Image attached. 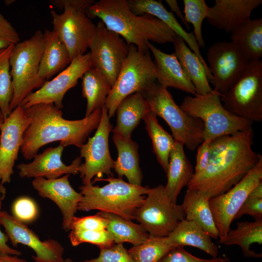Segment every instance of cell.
Segmentation results:
<instances>
[{"label":"cell","instance_id":"cell-1","mask_svg":"<svg viewBox=\"0 0 262 262\" xmlns=\"http://www.w3.org/2000/svg\"><path fill=\"white\" fill-rule=\"evenodd\" d=\"M252 127L231 135L217 137L210 143L207 168L194 174L188 188L210 198L223 194L239 182L262 158L252 149Z\"/></svg>","mask_w":262,"mask_h":262},{"label":"cell","instance_id":"cell-2","mask_svg":"<svg viewBox=\"0 0 262 262\" xmlns=\"http://www.w3.org/2000/svg\"><path fill=\"white\" fill-rule=\"evenodd\" d=\"M31 123L23 135L20 150L24 158L31 160L43 146L59 141L64 147L73 145L80 148L99 124L101 109L75 120L63 117L61 109L52 103H40L24 109Z\"/></svg>","mask_w":262,"mask_h":262},{"label":"cell","instance_id":"cell-3","mask_svg":"<svg viewBox=\"0 0 262 262\" xmlns=\"http://www.w3.org/2000/svg\"><path fill=\"white\" fill-rule=\"evenodd\" d=\"M90 18H99L110 30L120 35L129 46L142 51L149 50L147 42H173L175 33L164 23L148 14L137 15L131 11L126 0H100L85 10Z\"/></svg>","mask_w":262,"mask_h":262},{"label":"cell","instance_id":"cell-4","mask_svg":"<svg viewBox=\"0 0 262 262\" xmlns=\"http://www.w3.org/2000/svg\"><path fill=\"white\" fill-rule=\"evenodd\" d=\"M97 181H107L102 187L93 185L92 182L79 187L83 197L78 210L88 211L98 210L134 219L135 210L143 203L149 188L133 185L122 179L108 176L106 179L96 178Z\"/></svg>","mask_w":262,"mask_h":262},{"label":"cell","instance_id":"cell-5","mask_svg":"<svg viewBox=\"0 0 262 262\" xmlns=\"http://www.w3.org/2000/svg\"><path fill=\"white\" fill-rule=\"evenodd\" d=\"M150 111L163 118L168 125L175 141L195 150L204 141V124L186 113L175 101L165 88L154 82L140 92Z\"/></svg>","mask_w":262,"mask_h":262},{"label":"cell","instance_id":"cell-6","mask_svg":"<svg viewBox=\"0 0 262 262\" xmlns=\"http://www.w3.org/2000/svg\"><path fill=\"white\" fill-rule=\"evenodd\" d=\"M221 95L213 88L204 95L185 97L180 105L188 115L203 121V141L209 143L217 137L245 130L253 123L226 110L220 99Z\"/></svg>","mask_w":262,"mask_h":262},{"label":"cell","instance_id":"cell-7","mask_svg":"<svg viewBox=\"0 0 262 262\" xmlns=\"http://www.w3.org/2000/svg\"><path fill=\"white\" fill-rule=\"evenodd\" d=\"M43 46V33L40 30L15 45L9 61L13 84L11 112L33 90L40 88L46 82L38 76Z\"/></svg>","mask_w":262,"mask_h":262},{"label":"cell","instance_id":"cell-8","mask_svg":"<svg viewBox=\"0 0 262 262\" xmlns=\"http://www.w3.org/2000/svg\"><path fill=\"white\" fill-rule=\"evenodd\" d=\"M156 81V72L149 50H139L129 45L128 56L112 86L105 104L109 118L114 116L120 102L127 96L140 93Z\"/></svg>","mask_w":262,"mask_h":262},{"label":"cell","instance_id":"cell-9","mask_svg":"<svg viewBox=\"0 0 262 262\" xmlns=\"http://www.w3.org/2000/svg\"><path fill=\"white\" fill-rule=\"evenodd\" d=\"M220 99L228 112L254 122L262 121V61H250L245 71Z\"/></svg>","mask_w":262,"mask_h":262},{"label":"cell","instance_id":"cell-10","mask_svg":"<svg viewBox=\"0 0 262 262\" xmlns=\"http://www.w3.org/2000/svg\"><path fill=\"white\" fill-rule=\"evenodd\" d=\"M143 203L134 212L133 217L149 235V238L167 236L179 223L185 219L181 205L173 203L164 186L149 188Z\"/></svg>","mask_w":262,"mask_h":262},{"label":"cell","instance_id":"cell-11","mask_svg":"<svg viewBox=\"0 0 262 262\" xmlns=\"http://www.w3.org/2000/svg\"><path fill=\"white\" fill-rule=\"evenodd\" d=\"M112 131L113 125L104 105L101 109L100 121L94 135L88 137L87 142L80 148V157L85 159L78 169L83 185L92 182L95 176L101 178L105 174L114 177L112 169L115 161L110 155L109 148V136Z\"/></svg>","mask_w":262,"mask_h":262},{"label":"cell","instance_id":"cell-12","mask_svg":"<svg viewBox=\"0 0 262 262\" xmlns=\"http://www.w3.org/2000/svg\"><path fill=\"white\" fill-rule=\"evenodd\" d=\"M89 48L91 67L100 71L112 86L128 56L129 46L120 35L109 30L99 20Z\"/></svg>","mask_w":262,"mask_h":262},{"label":"cell","instance_id":"cell-13","mask_svg":"<svg viewBox=\"0 0 262 262\" xmlns=\"http://www.w3.org/2000/svg\"><path fill=\"white\" fill-rule=\"evenodd\" d=\"M53 30L57 32L69 53L70 62L85 54L94 37L95 25L85 11L66 8L62 14L51 10Z\"/></svg>","mask_w":262,"mask_h":262},{"label":"cell","instance_id":"cell-14","mask_svg":"<svg viewBox=\"0 0 262 262\" xmlns=\"http://www.w3.org/2000/svg\"><path fill=\"white\" fill-rule=\"evenodd\" d=\"M262 182V158L257 164L236 184L223 194L209 200L219 238L230 229L235 215L252 190Z\"/></svg>","mask_w":262,"mask_h":262},{"label":"cell","instance_id":"cell-15","mask_svg":"<svg viewBox=\"0 0 262 262\" xmlns=\"http://www.w3.org/2000/svg\"><path fill=\"white\" fill-rule=\"evenodd\" d=\"M209 67L214 88L226 93L246 68L249 61L232 42H216L207 52Z\"/></svg>","mask_w":262,"mask_h":262},{"label":"cell","instance_id":"cell-16","mask_svg":"<svg viewBox=\"0 0 262 262\" xmlns=\"http://www.w3.org/2000/svg\"><path fill=\"white\" fill-rule=\"evenodd\" d=\"M91 67L90 52L74 58L69 65L51 80L26 96L20 105L25 109L40 103H52L58 109L63 107L66 92L75 87L79 79Z\"/></svg>","mask_w":262,"mask_h":262},{"label":"cell","instance_id":"cell-17","mask_svg":"<svg viewBox=\"0 0 262 262\" xmlns=\"http://www.w3.org/2000/svg\"><path fill=\"white\" fill-rule=\"evenodd\" d=\"M31 123L20 105L15 108L0 126V182L10 183L13 167L23 141V135Z\"/></svg>","mask_w":262,"mask_h":262},{"label":"cell","instance_id":"cell-18","mask_svg":"<svg viewBox=\"0 0 262 262\" xmlns=\"http://www.w3.org/2000/svg\"><path fill=\"white\" fill-rule=\"evenodd\" d=\"M0 224L12 245L16 247L21 244L31 248L35 253L34 262H63L64 248L57 240L41 241L38 236L25 223L4 211H0Z\"/></svg>","mask_w":262,"mask_h":262},{"label":"cell","instance_id":"cell-19","mask_svg":"<svg viewBox=\"0 0 262 262\" xmlns=\"http://www.w3.org/2000/svg\"><path fill=\"white\" fill-rule=\"evenodd\" d=\"M69 176L70 174H66L51 180L38 177L34 178L32 182L39 196L51 200L59 207L63 215V228L66 231L70 230L72 219L83 197L70 185Z\"/></svg>","mask_w":262,"mask_h":262},{"label":"cell","instance_id":"cell-20","mask_svg":"<svg viewBox=\"0 0 262 262\" xmlns=\"http://www.w3.org/2000/svg\"><path fill=\"white\" fill-rule=\"evenodd\" d=\"M64 148L60 145L55 147H49L37 154L32 162L19 164L17 168L19 176L27 178L43 177L51 180L60 178L63 174H78L82 158L77 157L70 165H66L61 160Z\"/></svg>","mask_w":262,"mask_h":262},{"label":"cell","instance_id":"cell-21","mask_svg":"<svg viewBox=\"0 0 262 262\" xmlns=\"http://www.w3.org/2000/svg\"><path fill=\"white\" fill-rule=\"evenodd\" d=\"M262 3V0H215L206 18L212 26L231 33L249 20L252 11Z\"/></svg>","mask_w":262,"mask_h":262},{"label":"cell","instance_id":"cell-22","mask_svg":"<svg viewBox=\"0 0 262 262\" xmlns=\"http://www.w3.org/2000/svg\"><path fill=\"white\" fill-rule=\"evenodd\" d=\"M127 4L132 12L137 15L144 14L151 15L167 25L176 34L182 38L189 48L197 55L204 66L209 80L212 81L208 64L202 56L199 47L193 33L185 31L178 21L172 12L168 11L161 0H126Z\"/></svg>","mask_w":262,"mask_h":262},{"label":"cell","instance_id":"cell-23","mask_svg":"<svg viewBox=\"0 0 262 262\" xmlns=\"http://www.w3.org/2000/svg\"><path fill=\"white\" fill-rule=\"evenodd\" d=\"M147 44L154 58L153 62L158 83L165 88L171 87L196 95L195 86L185 74L175 53H166L150 42Z\"/></svg>","mask_w":262,"mask_h":262},{"label":"cell","instance_id":"cell-24","mask_svg":"<svg viewBox=\"0 0 262 262\" xmlns=\"http://www.w3.org/2000/svg\"><path fill=\"white\" fill-rule=\"evenodd\" d=\"M43 39L38 76L46 82L65 69L71 62L67 49L57 32L46 29L43 33Z\"/></svg>","mask_w":262,"mask_h":262},{"label":"cell","instance_id":"cell-25","mask_svg":"<svg viewBox=\"0 0 262 262\" xmlns=\"http://www.w3.org/2000/svg\"><path fill=\"white\" fill-rule=\"evenodd\" d=\"M184 145L175 141L169 158L166 176L167 183L164 186L166 194L174 203L181 189L187 186L192 180L194 171L193 165L186 156Z\"/></svg>","mask_w":262,"mask_h":262},{"label":"cell","instance_id":"cell-26","mask_svg":"<svg viewBox=\"0 0 262 262\" xmlns=\"http://www.w3.org/2000/svg\"><path fill=\"white\" fill-rule=\"evenodd\" d=\"M113 140L118 153L113 169L118 178L125 176L129 183L141 186L143 176L139 165L138 145L131 138L115 133Z\"/></svg>","mask_w":262,"mask_h":262},{"label":"cell","instance_id":"cell-27","mask_svg":"<svg viewBox=\"0 0 262 262\" xmlns=\"http://www.w3.org/2000/svg\"><path fill=\"white\" fill-rule=\"evenodd\" d=\"M150 111L148 103L140 93L127 96L116 109V125L113 129V133L131 138L132 131Z\"/></svg>","mask_w":262,"mask_h":262},{"label":"cell","instance_id":"cell-28","mask_svg":"<svg viewBox=\"0 0 262 262\" xmlns=\"http://www.w3.org/2000/svg\"><path fill=\"white\" fill-rule=\"evenodd\" d=\"M176 55L180 64L195 87L196 95H204L213 88L209 83L206 69L197 55L189 48L184 40L176 34L173 38Z\"/></svg>","mask_w":262,"mask_h":262},{"label":"cell","instance_id":"cell-29","mask_svg":"<svg viewBox=\"0 0 262 262\" xmlns=\"http://www.w3.org/2000/svg\"><path fill=\"white\" fill-rule=\"evenodd\" d=\"M210 199L199 191L188 188L181 206L185 214V220L194 222L211 238L217 239L219 237V232L210 207Z\"/></svg>","mask_w":262,"mask_h":262},{"label":"cell","instance_id":"cell-30","mask_svg":"<svg viewBox=\"0 0 262 262\" xmlns=\"http://www.w3.org/2000/svg\"><path fill=\"white\" fill-rule=\"evenodd\" d=\"M168 241L177 246H189L197 248L213 258L217 257L218 247L210 236L192 221L183 219L167 236Z\"/></svg>","mask_w":262,"mask_h":262},{"label":"cell","instance_id":"cell-31","mask_svg":"<svg viewBox=\"0 0 262 262\" xmlns=\"http://www.w3.org/2000/svg\"><path fill=\"white\" fill-rule=\"evenodd\" d=\"M231 41L241 50L249 61L262 57V18H251L230 35Z\"/></svg>","mask_w":262,"mask_h":262},{"label":"cell","instance_id":"cell-32","mask_svg":"<svg viewBox=\"0 0 262 262\" xmlns=\"http://www.w3.org/2000/svg\"><path fill=\"white\" fill-rule=\"evenodd\" d=\"M82 94L87 100L85 116L105 105L112 86L98 69L90 68L82 77Z\"/></svg>","mask_w":262,"mask_h":262},{"label":"cell","instance_id":"cell-33","mask_svg":"<svg viewBox=\"0 0 262 262\" xmlns=\"http://www.w3.org/2000/svg\"><path fill=\"white\" fill-rule=\"evenodd\" d=\"M236 225V229H230L224 237L220 238L219 243L226 246H239L246 257H262V253H257L250 248L254 243L262 244V219L254 222H239Z\"/></svg>","mask_w":262,"mask_h":262},{"label":"cell","instance_id":"cell-34","mask_svg":"<svg viewBox=\"0 0 262 262\" xmlns=\"http://www.w3.org/2000/svg\"><path fill=\"white\" fill-rule=\"evenodd\" d=\"M97 213L108 219L106 229L112 235L115 244L129 242L137 246L149 238L148 233L140 224L111 213L100 211Z\"/></svg>","mask_w":262,"mask_h":262},{"label":"cell","instance_id":"cell-35","mask_svg":"<svg viewBox=\"0 0 262 262\" xmlns=\"http://www.w3.org/2000/svg\"><path fill=\"white\" fill-rule=\"evenodd\" d=\"M146 129L150 138L154 154L161 166L166 173L170 153L174 146L175 140L159 123L157 115L149 112L143 118Z\"/></svg>","mask_w":262,"mask_h":262},{"label":"cell","instance_id":"cell-36","mask_svg":"<svg viewBox=\"0 0 262 262\" xmlns=\"http://www.w3.org/2000/svg\"><path fill=\"white\" fill-rule=\"evenodd\" d=\"M176 246L168 241L167 236L149 238L143 244L132 246L128 251L134 262H158Z\"/></svg>","mask_w":262,"mask_h":262},{"label":"cell","instance_id":"cell-37","mask_svg":"<svg viewBox=\"0 0 262 262\" xmlns=\"http://www.w3.org/2000/svg\"><path fill=\"white\" fill-rule=\"evenodd\" d=\"M15 45L0 50V108L4 119L11 112L13 84L9 61Z\"/></svg>","mask_w":262,"mask_h":262},{"label":"cell","instance_id":"cell-38","mask_svg":"<svg viewBox=\"0 0 262 262\" xmlns=\"http://www.w3.org/2000/svg\"><path fill=\"white\" fill-rule=\"evenodd\" d=\"M184 17L186 21L192 24L193 34L199 47L205 46L202 34V24L208 16L210 7L204 0H183Z\"/></svg>","mask_w":262,"mask_h":262},{"label":"cell","instance_id":"cell-39","mask_svg":"<svg viewBox=\"0 0 262 262\" xmlns=\"http://www.w3.org/2000/svg\"><path fill=\"white\" fill-rule=\"evenodd\" d=\"M70 230L68 237L74 246L83 243H89L99 248L108 247L115 244L112 235L106 229L97 231L73 229Z\"/></svg>","mask_w":262,"mask_h":262},{"label":"cell","instance_id":"cell-40","mask_svg":"<svg viewBox=\"0 0 262 262\" xmlns=\"http://www.w3.org/2000/svg\"><path fill=\"white\" fill-rule=\"evenodd\" d=\"M80 262H134L122 244L99 248L98 257Z\"/></svg>","mask_w":262,"mask_h":262},{"label":"cell","instance_id":"cell-41","mask_svg":"<svg viewBox=\"0 0 262 262\" xmlns=\"http://www.w3.org/2000/svg\"><path fill=\"white\" fill-rule=\"evenodd\" d=\"M12 215L25 224L34 220L38 214L37 207L34 201L28 197H20L14 202Z\"/></svg>","mask_w":262,"mask_h":262},{"label":"cell","instance_id":"cell-42","mask_svg":"<svg viewBox=\"0 0 262 262\" xmlns=\"http://www.w3.org/2000/svg\"><path fill=\"white\" fill-rule=\"evenodd\" d=\"M177 246L167 252L158 262H231L227 257L204 259L196 257L183 248Z\"/></svg>","mask_w":262,"mask_h":262},{"label":"cell","instance_id":"cell-43","mask_svg":"<svg viewBox=\"0 0 262 262\" xmlns=\"http://www.w3.org/2000/svg\"><path fill=\"white\" fill-rule=\"evenodd\" d=\"M109 223L108 219L99 215L98 213L94 215L83 217L74 216L71 221L70 229H80L88 230H105Z\"/></svg>","mask_w":262,"mask_h":262},{"label":"cell","instance_id":"cell-44","mask_svg":"<svg viewBox=\"0 0 262 262\" xmlns=\"http://www.w3.org/2000/svg\"><path fill=\"white\" fill-rule=\"evenodd\" d=\"M19 42L18 33L12 24L0 13V50Z\"/></svg>","mask_w":262,"mask_h":262},{"label":"cell","instance_id":"cell-45","mask_svg":"<svg viewBox=\"0 0 262 262\" xmlns=\"http://www.w3.org/2000/svg\"><path fill=\"white\" fill-rule=\"evenodd\" d=\"M244 214L249 215L255 220L262 219V199L247 196L235 215L233 221L240 218Z\"/></svg>","mask_w":262,"mask_h":262},{"label":"cell","instance_id":"cell-46","mask_svg":"<svg viewBox=\"0 0 262 262\" xmlns=\"http://www.w3.org/2000/svg\"><path fill=\"white\" fill-rule=\"evenodd\" d=\"M210 157V143L203 141L197 147L194 174H199L207 167Z\"/></svg>","mask_w":262,"mask_h":262},{"label":"cell","instance_id":"cell-47","mask_svg":"<svg viewBox=\"0 0 262 262\" xmlns=\"http://www.w3.org/2000/svg\"><path fill=\"white\" fill-rule=\"evenodd\" d=\"M95 1L93 0H51L50 2L55 7L61 10L69 7L85 11Z\"/></svg>","mask_w":262,"mask_h":262},{"label":"cell","instance_id":"cell-48","mask_svg":"<svg viewBox=\"0 0 262 262\" xmlns=\"http://www.w3.org/2000/svg\"><path fill=\"white\" fill-rule=\"evenodd\" d=\"M9 238L7 235L0 230V251L12 255L19 256L21 252L16 249L10 247L7 244Z\"/></svg>","mask_w":262,"mask_h":262},{"label":"cell","instance_id":"cell-49","mask_svg":"<svg viewBox=\"0 0 262 262\" xmlns=\"http://www.w3.org/2000/svg\"><path fill=\"white\" fill-rule=\"evenodd\" d=\"M165 1L170 8L171 11L175 13L178 17L181 20L187 29H189V24L186 21L184 16L181 12L180 9L178 5L177 1L176 0H165Z\"/></svg>","mask_w":262,"mask_h":262},{"label":"cell","instance_id":"cell-50","mask_svg":"<svg viewBox=\"0 0 262 262\" xmlns=\"http://www.w3.org/2000/svg\"><path fill=\"white\" fill-rule=\"evenodd\" d=\"M18 256L0 251V262H28L26 260L21 259Z\"/></svg>","mask_w":262,"mask_h":262},{"label":"cell","instance_id":"cell-51","mask_svg":"<svg viewBox=\"0 0 262 262\" xmlns=\"http://www.w3.org/2000/svg\"><path fill=\"white\" fill-rule=\"evenodd\" d=\"M248 196L262 199V182L259 183L252 190L248 195Z\"/></svg>","mask_w":262,"mask_h":262},{"label":"cell","instance_id":"cell-52","mask_svg":"<svg viewBox=\"0 0 262 262\" xmlns=\"http://www.w3.org/2000/svg\"><path fill=\"white\" fill-rule=\"evenodd\" d=\"M6 189L0 182V211H1L2 201L5 197Z\"/></svg>","mask_w":262,"mask_h":262},{"label":"cell","instance_id":"cell-53","mask_svg":"<svg viewBox=\"0 0 262 262\" xmlns=\"http://www.w3.org/2000/svg\"><path fill=\"white\" fill-rule=\"evenodd\" d=\"M4 120V118L3 116L2 113L0 108V126Z\"/></svg>","mask_w":262,"mask_h":262},{"label":"cell","instance_id":"cell-54","mask_svg":"<svg viewBox=\"0 0 262 262\" xmlns=\"http://www.w3.org/2000/svg\"><path fill=\"white\" fill-rule=\"evenodd\" d=\"M14 1H15V0H4V3L7 6H8V5H10L11 4L13 3L14 2Z\"/></svg>","mask_w":262,"mask_h":262},{"label":"cell","instance_id":"cell-55","mask_svg":"<svg viewBox=\"0 0 262 262\" xmlns=\"http://www.w3.org/2000/svg\"><path fill=\"white\" fill-rule=\"evenodd\" d=\"M63 262H74L72 260L69 258H67L66 259H65Z\"/></svg>","mask_w":262,"mask_h":262}]
</instances>
